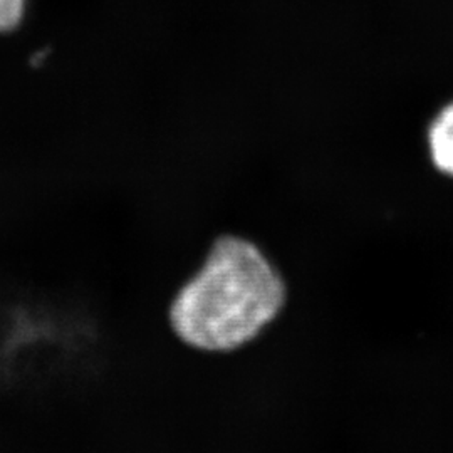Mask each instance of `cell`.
<instances>
[{
  "instance_id": "1",
  "label": "cell",
  "mask_w": 453,
  "mask_h": 453,
  "mask_svg": "<svg viewBox=\"0 0 453 453\" xmlns=\"http://www.w3.org/2000/svg\"><path fill=\"white\" fill-rule=\"evenodd\" d=\"M286 303L288 284L259 245L222 235L175 294L168 319L183 344L228 353L259 338Z\"/></svg>"
},
{
  "instance_id": "2",
  "label": "cell",
  "mask_w": 453,
  "mask_h": 453,
  "mask_svg": "<svg viewBox=\"0 0 453 453\" xmlns=\"http://www.w3.org/2000/svg\"><path fill=\"white\" fill-rule=\"evenodd\" d=\"M430 151L438 170L453 177V103L438 114L432 125Z\"/></svg>"
},
{
  "instance_id": "3",
  "label": "cell",
  "mask_w": 453,
  "mask_h": 453,
  "mask_svg": "<svg viewBox=\"0 0 453 453\" xmlns=\"http://www.w3.org/2000/svg\"><path fill=\"white\" fill-rule=\"evenodd\" d=\"M27 11V0H0V33L16 31Z\"/></svg>"
}]
</instances>
